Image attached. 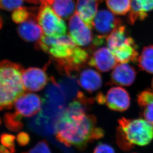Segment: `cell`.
<instances>
[{"mask_svg":"<svg viewBox=\"0 0 153 153\" xmlns=\"http://www.w3.org/2000/svg\"><path fill=\"white\" fill-rule=\"evenodd\" d=\"M22 81L25 90L37 91L45 87L48 76L44 70L33 67L23 70Z\"/></svg>","mask_w":153,"mask_h":153,"instance_id":"obj_12","label":"cell"},{"mask_svg":"<svg viewBox=\"0 0 153 153\" xmlns=\"http://www.w3.org/2000/svg\"><path fill=\"white\" fill-rule=\"evenodd\" d=\"M151 87H152V91H153V79H152V84H151Z\"/></svg>","mask_w":153,"mask_h":153,"instance_id":"obj_31","label":"cell"},{"mask_svg":"<svg viewBox=\"0 0 153 153\" xmlns=\"http://www.w3.org/2000/svg\"><path fill=\"white\" fill-rule=\"evenodd\" d=\"M37 44L54 58L58 69L69 76L83 68L90 58L88 52L76 45L69 36H42Z\"/></svg>","mask_w":153,"mask_h":153,"instance_id":"obj_2","label":"cell"},{"mask_svg":"<svg viewBox=\"0 0 153 153\" xmlns=\"http://www.w3.org/2000/svg\"><path fill=\"white\" fill-rule=\"evenodd\" d=\"M22 117L14 113H7L4 116V121L7 128L11 131L17 132L22 129L23 123Z\"/></svg>","mask_w":153,"mask_h":153,"instance_id":"obj_22","label":"cell"},{"mask_svg":"<svg viewBox=\"0 0 153 153\" xmlns=\"http://www.w3.org/2000/svg\"><path fill=\"white\" fill-rule=\"evenodd\" d=\"M143 117L146 120L153 125V102L143 108Z\"/></svg>","mask_w":153,"mask_h":153,"instance_id":"obj_28","label":"cell"},{"mask_svg":"<svg viewBox=\"0 0 153 153\" xmlns=\"http://www.w3.org/2000/svg\"><path fill=\"white\" fill-rule=\"evenodd\" d=\"M93 153H115V151L110 145L100 143L94 148Z\"/></svg>","mask_w":153,"mask_h":153,"instance_id":"obj_27","label":"cell"},{"mask_svg":"<svg viewBox=\"0 0 153 153\" xmlns=\"http://www.w3.org/2000/svg\"><path fill=\"white\" fill-rule=\"evenodd\" d=\"M15 151L5 147L2 145H0V153H15Z\"/></svg>","mask_w":153,"mask_h":153,"instance_id":"obj_30","label":"cell"},{"mask_svg":"<svg viewBox=\"0 0 153 153\" xmlns=\"http://www.w3.org/2000/svg\"><path fill=\"white\" fill-rule=\"evenodd\" d=\"M15 141V137L12 134L4 133L0 137V142L2 145L16 152Z\"/></svg>","mask_w":153,"mask_h":153,"instance_id":"obj_26","label":"cell"},{"mask_svg":"<svg viewBox=\"0 0 153 153\" xmlns=\"http://www.w3.org/2000/svg\"><path fill=\"white\" fill-rule=\"evenodd\" d=\"M24 0H0V7L5 10L12 11L21 7Z\"/></svg>","mask_w":153,"mask_h":153,"instance_id":"obj_24","label":"cell"},{"mask_svg":"<svg viewBox=\"0 0 153 153\" xmlns=\"http://www.w3.org/2000/svg\"><path fill=\"white\" fill-rule=\"evenodd\" d=\"M41 5L49 6L57 15L64 19H68L75 13L74 0H39Z\"/></svg>","mask_w":153,"mask_h":153,"instance_id":"obj_17","label":"cell"},{"mask_svg":"<svg viewBox=\"0 0 153 153\" xmlns=\"http://www.w3.org/2000/svg\"><path fill=\"white\" fill-rule=\"evenodd\" d=\"M37 16L30 18L18 27V34L25 41L38 42L42 37L43 31L37 24Z\"/></svg>","mask_w":153,"mask_h":153,"instance_id":"obj_14","label":"cell"},{"mask_svg":"<svg viewBox=\"0 0 153 153\" xmlns=\"http://www.w3.org/2000/svg\"><path fill=\"white\" fill-rule=\"evenodd\" d=\"M18 144L22 146H25L28 144L30 141L29 134L25 132H22L18 134L16 138Z\"/></svg>","mask_w":153,"mask_h":153,"instance_id":"obj_29","label":"cell"},{"mask_svg":"<svg viewBox=\"0 0 153 153\" xmlns=\"http://www.w3.org/2000/svg\"><path fill=\"white\" fill-rule=\"evenodd\" d=\"M91 28L81 19L76 12L69 22V36L78 46L86 47L93 44L94 37Z\"/></svg>","mask_w":153,"mask_h":153,"instance_id":"obj_8","label":"cell"},{"mask_svg":"<svg viewBox=\"0 0 153 153\" xmlns=\"http://www.w3.org/2000/svg\"><path fill=\"white\" fill-rule=\"evenodd\" d=\"M137 103L141 108L143 109L145 106L153 102V91L150 90H145L138 94Z\"/></svg>","mask_w":153,"mask_h":153,"instance_id":"obj_23","label":"cell"},{"mask_svg":"<svg viewBox=\"0 0 153 153\" xmlns=\"http://www.w3.org/2000/svg\"><path fill=\"white\" fill-rule=\"evenodd\" d=\"M120 19L106 10L97 12L93 20L92 27L97 32V36L106 38L116 28L121 26Z\"/></svg>","mask_w":153,"mask_h":153,"instance_id":"obj_10","label":"cell"},{"mask_svg":"<svg viewBox=\"0 0 153 153\" xmlns=\"http://www.w3.org/2000/svg\"><path fill=\"white\" fill-rule=\"evenodd\" d=\"M23 68L10 61L0 62V111L10 108L25 91Z\"/></svg>","mask_w":153,"mask_h":153,"instance_id":"obj_4","label":"cell"},{"mask_svg":"<svg viewBox=\"0 0 153 153\" xmlns=\"http://www.w3.org/2000/svg\"><path fill=\"white\" fill-rule=\"evenodd\" d=\"M1 123V119H0V124Z\"/></svg>","mask_w":153,"mask_h":153,"instance_id":"obj_32","label":"cell"},{"mask_svg":"<svg viewBox=\"0 0 153 153\" xmlns=\"http://www.w3.org/2000/svg\"><path fill=\"white\" fill-rule=\"evenodd\" d=\"M88 64L100 72H108L116 66L117 60L109 49L102 47L94 50L90 57Z\"/></svg>","mask_w":153,"mask_h":153,"instance_id":"obj_11","label":"cell"},{"mask_svg":"<svg viewBox=\"0 0 153 153\" xmlns=\"http://www.w3.org/2000/svg\"><path fill=\"white\" fill-rule=\"evenodd\" d=\"M108 8L116 15L124 16L131 10V0H106Z\"/></svg>","mask_w":153,"mask_h":153,"instance_id":"obj_20","label":"cell"},{"mask_svg":"<svg viewBox=\"0 0 153 153\" xmlns=\"http://www.w3.org/2000/svg\"><path fill=\"white\" fill-rule=\"evenodd\" d=\"M137 72L135 68L128 63L116 65L111 74V83L122 86H129L134 82Z\"/></svg>","mask_w":153,"mask_h":153,"instance_id":"obj_13","label":"cell"},{"mask_svg":"<svg viewBox=\"0 0 153 153\" xmlns=\"http://www.w3.org/2000/svg\"><path fill=\"white\" fill-rule=\"evenodd\" d=\"M42 100L37 94L26 93L20 96L14 103L15 113L21 117H31L39 113Z\"/></svg>","mask_w":153,"mask_h":153,"instance_id":"obj_9","label":"cell"},{"mask_svg":"<svg viewBox=\"0 0 153 153\" xmlns=\"http://www.w3.org/2000/svg\"><path fill=\"white\" fill-rule=\"evenodd\" d=\"M102 0H76V12L88 26L92 28L93 20L97 13V7Z\"/></svg>","mask_w":153,"mask_h":153,"instance_id":"obj_16","label":"cell"},{"mask_svg":"<svg viewBox=\"0 0 153 153\" xmlns=\"http://www.w3.org/2000/svg\"><path fill=\"white\" fill-rule=\"evenodd\" d=\"M116 142L122 150H130L135 145L144 146L153 139V125L142 118L122 117L118 120Z\"/></svg>","mask_w":153,"mask_h":153,"instance_id":"obj_3","label":"cell"},{"mask_svg":"<svg viewBox=\"0 0 153 153\" xmlns=\"http://www.w3.org/2000/svg\"><path fill=\"white\" fill-rule=\"evenodd\" d=\"M37 20L46 36L59 37L66 34L65 22L49 6L41 5L37 13Z\"/></svg>","mask_w":153,"mask_h":153,"instance_id":"obj_6","label":"cell"},{"mask_svg":"<svg viewBox=\"0 0 153 153\" xmlns=\"http://www.w3.org/2000/svg\"><path fill=\"white\" fill-rule=\"evenodd\" d=\"M39 9L34 7H20L12 14V19L16 24H22L33 16H37Z\"/></svg>","mask_w":153,"mask_h":153,"instance_id":"obj_21","label":"cell"},{"mask_svg":"<svg viewBox=\"0 0 153 153\" xmlns=\"http://www.w3.org/2000/svg\"></svg>","mask_w":153,"mask_h":153,"instance_id":"obj_33","label":"cell"},{"mask_svg":"<svg viewBox=\"0 0 153 153\" xmlns=\"http://www.w3.org/2000/svg\"><path fill=\"white\" fill-rule=\"evenodd\" d=\"M137 62L140 69L153 74V45L143 48Z\"/></svg>","mask_w":153,"mask_h":153,"instance_id":"obj_19","label":"cell"},{"mask_svg":"<svg viewBox=\"0 0 153 153\" xmlns=\"http://www.w3.org/2000/svg\"><path fill=\"white\" fill-rule=\"evenodd\" d=\"M106 42L118 62L127 63L138 60V47L124 25H121L108 35Z\"/></svg>","mask_w":153,"mask_h":153,"instance_id":"obj_5","label":"cell"},{"mask_svg":"<svg viewBox=\"0 0 153 153\" xmlns=\"http://www.w3.org/2000/svg\"><path fill=\"white\" fill-rule=\"evenodd\" d=\"M22 153H52L49 146L48 143L46 140L38 142L36 146L28 151Z\"/></svg>","mask_w":153,"mask_h":153,"instance_id":"obj_25","label":"cell"},{"mask_svg":"<svg viewBox=\"0 0 153 153\" xmlns=\"http://www.w3.org/2000/svg\"><path fill=\"white\" fill-rule=\"evenodd\" d=\"M93 102V100L79 93L76 99L63 109L55 125V135L59 142L82 150L89 143L104 136L105 132L97 126L96 117L87 114Z\"/></svg>","mask_w":153,"mask_h":153,"instance_id":"obj_1","label":"cell"},{"mask_svg":"<svg viewBox=\"0 0 153 153\" xmlns=\"http://www.w3.org/2000/svg\"><path fill=\"white\" fill-rule=\"evenodd\" d=\"M96 100L100 105H105L112 111L123 112L129 108L130 97L126 90L120 87L110 88L106 94H99Z\"/></svg>","mask_w":153,"mask_h":153,"instance_id":"obj_7","label":"cell"},{"mask_svg":"<svg viewBox=\"0 0 153 153\" xmlns=\"http://www.w3.org/2000/svg\"><path fill=\"white\" fill-rule=\"evenodd\" d=\"M153 10V0H132L128 21L133 25L138 19L144 20L148 16L146 12Z\"/></svg>","mask_w":153,"mask_h":153,"instance_id":"obj_18","label":"cell"},{"mask_svg":"<svg viewBox=\"0 0 153 153\" xmlns=\"http://www.w3.org/2000/svg\"><path fill=\"white\" fill-rule=\"evenodd\" d=\"M78 82L81 88L86 91L93 93L101 88L102 79L98 72L91 68H87L80 73Z\"/></svg>","mask_w":153,"mask_h":153,"instance_id":"obj_15","label":"cell"}]
</instances>
